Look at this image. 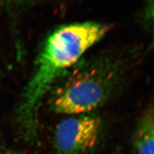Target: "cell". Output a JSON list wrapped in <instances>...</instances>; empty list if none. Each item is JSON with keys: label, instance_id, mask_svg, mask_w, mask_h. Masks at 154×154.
Listing matches in <instances>:
<instances>
[{"label": "cell", "instance_id": "cell-2", "mask_svg": "<svg viewBox=\"0 0 154 154\" xmlns=\"http://www.w3.org/2000/svg\"><path fill=\"white\" fill-rule=\"evenodd\" d=\"M121 66L118 61L103 57L77 68L55 88L51 109L58 114L81 115L99 107L119 82Z\"/></svg>", "mask_w": 154, "mask_h": 154}, {"label": "cell", "instance_id": "cell-3", "mask_svg": "<svg viewBox=\"0 0 154 154\" xmlns=\"http://www.w3.org/2000/svg\"><path fill=\"white\" fill-rule=\"evenodd\" d=\"M99 117L77 115L61 122L55 129L57 154H86L95 147L101 130Z\"/></svg>", "mask_w": 154, "mask_h": 154}, {"label": "cell", "instance_id": "cell-4", "mask_svg": "<svg viewBox=\"0 0 154 154\" xmlns=\"http://www.w3.org/2000/svg\"><path fill=\"white\" fill-rule=\"evenodd\" d=\"M137 154H154V119L153 107L145 112L134 135Z\"/></svg>", "mask_w": 154, "mask_h": 154}, {"label": "cell", "instance_id": "cell-5", "mask_svg": "<svg viewBox=\"0 0 154 154\" xmlns=\"http://www.w3.org/2000/svg\"><path fill=\"white\" fill-rule=\"evenodd\" d=\"M0 154H21L18 151L9 149H4L0 151Z\"/></svg>", "mask_w": 154, "mask_h": 154}, {"label": "cell", "instance_id": "cell-1", "mask_svg": "<svg viewBox=\"0 0 154 154\" xmlns=\"http://www.w3.org/2000/svg\"><path fill=\"white\" fill-rule=\"evenodd\" d=\"M110 29L101 23L76 22L56 29L46 37L16 110L17 130L21 138L26 142L37 138L39 109L45 97L62 73Z\"/></svg>", "mask_w": 154, "mask_h": 154}]
</instances>
